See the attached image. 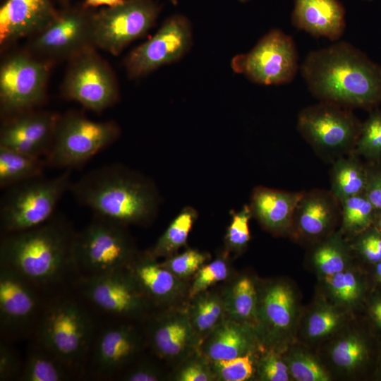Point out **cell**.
<instances>
[{
    "mask_svg": "<svg viewBox=\"0 0 381 381\" xmlns=\"http://www.w3.org/2000/svg\"><path fill=\"white\" fill-rule=\"evenodd\" d=\"M238 1H241V2H243H243H246V1H250V0H238Z\"/></svg>",
    "mask_w": 381,
    "mask_h": 381,
    "instance_id": "6f0895ef",
    "label": "cell"
},
{
    "mask_svg": "<svg viewBox=\"0 0 381 381\" xmlns=\"http://www.w3.org/2000/svg\"><path fill=\"white\" fill-rule=\"evenodd\" d=\"M248 339L241 326L233 322L225 323L210 338L207 344V355L214 361L243 356L248 348Z\"/></svg>",
    "mask_w": 381,
    "mask_h": 381,
    "instance_id": "83f0119b",
    "label": "cell"
},
{
    "mask_svg": "<svg viewBox=\"0 0 381 381\" xmlns=\"http://www.w3.org/2000/svg\"><path fill=\"white\" fill-rule=\"evenodd\" d=\"M368 327L377 336L381 335V290L371 291L365 301Z\"/></svg>",
    "mask_w": 381,
    "mask_h": 381,
    "instance_id": "7dc6e473",
    "label": "cell"
},
{
    "mask_svg": "<svg viewBox=\"0 0 381 381\" xmlns=\"http://www.w3.org/2000/svg\"><path fill=\"white\" fill-rule=\"evenodd\" d=\"M114 121H95L77 112L59 116L52 145L44 157L47 167L73 169L81 167L119 137Z\"/></svg>",
    "mask_w": 381,
    "mask_h": 381,
    "instance_id": "52a82bcc",
    "label": "cell"
},
{
    "mask_svg": "<svg viewBox=\"0 0 381 381\" xmlns=\"http://www.w3.org/2000/svg\"><path fill=\"white\" fill-rule=\"evenodd\" d=\"M71 173L72 169H65L54 177L42 176L6 188L0 202L1 235L30 229L49 221L70 190Z\"/></svg>",
    "mask_w": 381,
    "mask_h": 381,
    "instance_id": "5b68a950",
    "label": "cell"
},
{
    "mask_svg": "<svg viewBox=\"0 0 381 381\" xmlns=\"http://www.w3.org/2000/svg\"><path fill=\"white\" fill-rule=\"evenodd\" d=\"M45 159L0 146V188L6 189L43 176Z\"/></svg>",
    "mask_w": 381,
    "mask_h": 381,
    "instance_id": "4316f807",
    "label": "cell"
},
{
    "mask_svg": "<svg viewBox=\"0 0 381 381\" xmlns=\"http://www.w3.org/2000/svg\"><path fill=\"white\" fill-rule=\"evenodd\" d=\"M303 193L256 187L250 199L252 214L272 232L290 231L294 211Z\"/></svg>",
    "mask_w": 381,
    "mask_h": 381,
    "instance_id": "7402d4cb",
    "label": "cell"
},
{
    "mask_svg": "<svg viewBox=\"0 0 381 381\" xmlns=\"http://www.w3.org/2000/svg\"><path fill=\"white\" fill-rule=\"evenodd\" d=\"M367 1H373V0H367Z\"/></svg>",
    "mask_w": 381,
    "mask_h": 381,
    "instance_id": "680465c9",
    "label": "cell"
},
{
    "mask_svg": "<svg viewBox=\"0 0 381 381\" xmlns=\"http://www.w3.org/2000/svg\"><path fill=\"white\" fill-rule=\"evenodd\" d=\"M252 214L248 205L233 214L226 234V241L231 248L240 250L248 243L250 238L249 221Z\"/></svg>",
    "mask_w": 381,
    "mask_h": 381,
    "instance_id": "ab89813d",
    "label": "cell"
},
{
    "mask_svg": "<svg viewBox=\"0 0 381 381\" xmlns=\"http://www.w3.org/2000/svg\"><path fill=\"white\" fill-rule=\"evenodd\" d=\"M195 219V211L190 207L185 208L159 238L152 254L155 257L169 255L182 246L186 242Z\"/></svg>",
    "mask_w": 381,
    "mask_h": 381,
    "instance_id": "1f68e13d",
    "label": "cell"
},
{
    "mask_svg": "<svg viewBox=\"0 0 381 381\" xmlns=\"http://www.w3.org/2000/svg\"><path fill=\"white\" fill-rule=\"evenodd\" d=\"M260 373L265 380L287 381L289 380L288 365L274 353H267L261 360Z\"/></svg>",
    "mask_w": 381,
    "mask_h": 381,
    "instance_id": "f6af8a7d",
    "label": "cell"
},
{
    "mask_svg": "<svg viewBox=\"0 0 381 381\" xmlns=\"http://www.w3.org/2000/svg\"><path fill=\"white\" fill-rule=\"evenodd\" d=\"M340 322V316L332 309L323 308L313 313L307 323L308 335L320 339L334 331Z\"/></svg>",
    "mask_w": 381,
    "mask_h": 381,
    "instance_id": "b9f144b4",
    "label": "cell"
},
{
    "mask_svg": "<svg viewBox=\"0 0 381 381\" xmlns=\"http://www.w3.org/2000/svg\"><path fill=\"white\" fill-rule=\"evenodd\" d=\"M124 1L125 0H85L83 5L87 8H96L102 6L114 7L123 4Z\"/></svg>",
    "mask_w": 381,
    "mask_h": 381,
    "instance_id": "816d5d0a",
    "label": "cell"
},
{
    "mask_svg": "<svg viewBox=\"0 0 381 381\" xmlns=\"http://www.w3.org/2000/svg\"><path fill=\"white\" fill-rule=\"evenodd\" d=\"M171 4L176 5L178 3V0H169Z\"/></svg>",
    "mask_w": 381,
    "mask_h": 381,
    "instance_id": "9f6ffc18",
    "label": "cell"
},
{
    "mask_svg": "<svg viewBox=\"0 0 381 381\" xmlns=\"http://www.w3.org/2000/svg\"><path fill=\"white\" fill-rule=\"evenodd\" d=\"M149 326V339L157 353L172 357L181 353L191 337L190 324L184 318L154 319Z\"/></svg>",
    "mask_w": 381,
    "mask_h": 381,
    "instance_id": "484cf974",
    "label": "cell"
},
{
    "mask_svg": "<svg viewBox=\"0 0 381 381\" xmlns=\"http://www.w3.org/2000/svg\"><path fill=\"white\" fill-rule=\"evenodd\" d=\"M228 269L225 262L221 259L203 266L200 269L190 289V296H195L210 286L225 279Z\"/></svg>",
    "mask_w": 381,
    "mask_h": 381,
    "instance_id": "7bdbcfd3",
    "label": "cell"
},
{
    "mask_svg": "<svg viewBox=\"0 0 381 381\" xmlns=\"http://www.w3.org/2000/svg\"><path fill=\"white\" fill-rule=\"evenodd\" d=\"M11 341L1 338L0 341V380H20L24 367L18 352L11 344Z\"/></svg>",
    "mask_w": 381,
    "mask_h": 381,
    "instance_id": "60d3db41",
    "label": "cell"
},
{
    "mask_svg": "<svg viewBox=\"0 0 381 381\" xmlns=\"http://www.w3.org/2000/svg\"><path fill=\"white\" fill-rule=\"evenodd\" d=\"M122 224L94 215L77 232L74 258L80 277L102 275L125 270L135 255Z\"/></svg>",
    "mask_w": 381,
    "mask_h": 381,
    "instance_id": "ba28073f",
    "label": "cell"
},
{
    "mask_svg": "<svg viewBox=\"0 0 381 381\" xmlns=\"http://www.w3.org/2000/svg\"><path fill=\"white\" fill-rule=\"evenodd\" d=\"M120 378L126 381H157L160 380L161 375L154 366L141 364L125 373Z\"/></svg>",
    "mask_w": 381,
    "mask_h": 381,
    "instance_id": "c3c4849f",
    "label": "cell"
},
{
    "mask_svg": "<svg viewBox=\"0 0 381 381\" xmlns=\"http://www.w3.org/2000/svg\"><path fill=\"white\" fill-rule=\"evenodd\" d=\"M367 162L381 161V109L370 110L362 123L361 132L352 152Z\"/></svg>",
    "mask_w": 381,
    "mask_h": 381,
    "instance_id": "d6a6232c",
    "label": "cell"
},
{
    "mask_svg": "<svg viewBox=\"0 0 381 381\" xmlns=\"http://www.w3.org/2000/svg\"><path fill=\"white\" fill-rule=\"evenodd\" d=\"M47 296L13 270L0 265V329L10 341L32 339Z\"/></svg>",
    "mask_w": 381,
    "mask_h": 381,
    "instance_id": "30bf717a",
    "label": "cell"
},
{
    "mask_svg": "<svg viewBox=\"0 0 381 381\" xmlns=\"http://www.w3.org/2000/svg\"><path fill=\"white\" fill-rule=\"evenodd\" d=\"M353 238L352 248L368 267L381 261V234L373 226Z\"/></svg>",
    "mask_w": 381,
    "mask_h": 381,
    "instance_id": "8d00e7d4",
    "label": "cell"
},
{
    "mask_svg": "<svg viewBox=\"0 0 381 381\" xmlns=\"http://www.w3.org/2000/svg\"><path fill=\"white\" fill-rule=\"evenodd\" d=\"M370 291L381 290V261L368 267L365 271Z\"/></svg>",
    "mask_w": 381,
    "mask_h": 381,
    "instance_id": "f907efd6",
    "label": "cell"
},
{
    "mask_svg": "<svg viewBox=\"0 0 381 381\" xmlns=\"http://www.w3.org/2000/svg\"><path fill=\"white\" fill-rule=\"evenodd\" d=\"M230 305L232 313L236 317L243 320L254 317L256 291L253 282L249 278L240 279L233 286Z\"/></svg>",
    "mask_w": 381,
    "mask_h": 381,
    "instance_id": "e575fe53",
    "label": "cell"
},
{
    "mask_svg": "<svg viewBox=\"0 0 381 381\" xmlns=\"http://www.w3.org/2000/svg\"><path fill=\"white\" fill-rule=\"evenodd\" d=\"M61 4H62L64 6H67L69 0H58Z\"/></svg>",
    "mask_w": 381,
    "mask_h": 381,
    "instance_id": "11a10c76",
    "label": "cell"
},
{
    "mask_svg": "<svg viewBox=\"0 0 381 381\" xmlns=\"http://www.w3.org/2000/svg\"><path fill=\"white\" fill-rule=\"evenodd\" d=\"M59 115L30 110L6 117L0 130V146L36 157H46Z\"/></svg>",
    "mask_w": 381,
    "mask_h": 381,
    "instance_id": "ac0fdd59",
    "label": "cell"
},
{
    "mask_svg": "<svg viewBox=\"0 0 381 381\" xmlns=\"http://www.w3.org/2000/svg\"><path fill=\"white\" fill-rule=\"evenodd\" d=\"M340 203L343 231L354 237L372 226L376 209L364 193L347 198Z\"/></svg>",
    "mask_w": 381,
    "mask_h": 381,
    "instance_id": "f546056e",
    "label": "cell"
},
{
    "mask_svg": "<svg viewBox=\"0 0 381 381\" xmlns=\"http://www.w3.org/2000/svg\"><path fill=\"white\" fill-rule=\"evenodd\" d=\"M76 231L60 215L25 231L1 235L0 265L16 272L47 296L74 286Z\"/></svg>",
    "mask_w": 381,
    "mask_h": 381,
    "instance_id": "6da1fadb",
    "label": "cell"
},
{
    "mask_svg": "<svg viewBox=\"0 0 381 381\" xmlns=\"http://www.w3.org/2000/svg\"><path fill=\"white\" fill-rule=\"evenodd\" d=\"M52 0H6L0 8V44L37 34L59 14Z\"/></svg>",
    "mask_w": 381,
    "mask_h": 381,
    "instance_id": "d6986e66",
    "label": "cell"
},
{
    "mask_svg": "<svg viewBox=\"0 0 381 381\" xmlns=\"http://www.w3.org/2000/svg\"><path fill=\"white\" fill-rule=\"evenodd\" d=\"M210 375L202 365L193 363L184 368L178 376L180 381H207L210 380Z\"/></svg>",
    "mask_w": 381,
    "mask_h": 381,
    "instance_id": "681fc988",
    "label": "cell"
},
{
    "mask_svg": "<svg viewBox=\"0 0 381 381\" xmlns=\"http://www.w3.org/2000/svg\"><path fill=\"white\" fill-rule=\"evenodd\" d=\"M159 11L160 7L154 0H125L119 6L92 13L93 46L119 55L152 28Z\"/></svg>",
    "mask_w": 381,
    "mask_h": 381,
    "instance_id": "8fae6325",
    "label": "cell"
},
{
    "mask_svg": "<svg viewBox=\"0 0 381 381\" xmlns=\"http://www.w3.org/2000/svg\"><path fill=\"white\" fill-rule=\"evenodd\" d=\"M327 282L334 296L345 303L365 302L370 289L366 272L341 271L327 277Z\"/></svg>",
    "mask_w": 381,
    "mask_h": 381,
    "instance_id": "4dcf8cb0",
    "label": "cell"
},
{
    "mask_svg": "<svg viewBox=\"0 0 381 381\" xmlns=\"http://www.w3.org/2000/svg\"><path fill=\"white\" fill-rule=\"evenodd\" d=\"M214 367L220 377L225 381H244L253 375V361L249 355L231 359L214 361Z\"/></svg>",
    "mask_w": 381,
    "mask_h": 381,
    "instance_id": "f35d334b",
    "label": "cell"
},
{
    "mask_svg": "<svg viewBox=\"0 0 381 381\" xmlns=\"http://www.w3.org/2000/svg\"><path fill=\"white\" fill-rule=\"evenodd\" d=\"M71 59L63 85L64 96L100 113L119 99V87L109 64L90 47Z\"/></svg>",
    "mask_w": 381,
    "mask_h": 381,
    "instance_id": "7c38bea8",
    "label": "cell"
},
{
    "mask_svg": "<svg viewBox=\"0 0 381 381\" xmlns=\"http://www.w3.org/2000/svg\"><path fill=\"white\" fill-rule=\"evenodd\" d=\"M155 258L151 252L141 257L135 254L125 269L149 302L166 298L176 286L172 272L157 263Z\"/></svg>",
    "mask_w": 381,
    "mask_h": 381,
    "instance_id": "603a6c76",
    "label": "cell"
},
{
    "mask_svg": "<svg viewBox=\"0 0 381 381\" xmlns=\"http://www.w3.org/2000/svg\"><path fill=\"white\" fill-rule=\"evenodd\" d=\"M141 346V339L131 326L109 322L97 327L87 363L88 372L110 380L134 358Z\"/></svg>",
    "mask_w": 381,
    "mask_h": 381,
    "instance_id": "e0dca14e",
    "label": "cell"
},
{
    "mask_svg": "<svg viewBox=\"0 0 381 381\" xmlns=\"http://www.w3.org/2000/svg\"><path fill=\"white\" fill-rule=\"evenodd\" d=\"M231 66L235 73L262 85L289 83L300 70L293 38L276 28L265 34L249 52L236 55Z\"/></svg>",
    "mask_w": 381,
    "mask_h": 381,
    "instance_id": "9c48e42d",
    "label": "cell"
},
{
    "mask_svg": "<svg viewBox=\"0 0 381 381\" xmlns=\"http://www.w3.org/2000/svg\"><path fill=\"white\" fill-rule=\"evenodd\" d=\"M74 287L92 310L110 318L140 316L149 303L126 270L80 277Z\"/></svg>",
    "mask_w": 381,
    "mask_h": 381,
    "instance_id": "5bb4252c",
    "label": "cell"
},
{
    "mask_svg": "<svg viewBox=\"0 0 381 381\" xmlns=\"http://www.w3.org/2000/svg\"><path fill=\"white\" fill-rule=\"evenodd\" d=\"M263 309L266 319L273 327L287 329L292 322L294 312L291 290L281 284L270 287L264 297Z\"/></svg>",
    "mask_w": 381,
    "mask_h": 381,
    "instance_id": "f1b7e54d",
    "label": "cell"
},
{
    "mask_svg": "<svg viewBox=\"0 0 381 381\" xmlns=\"http://www.w3.org/2000/svg\"><path fill=\"white\" fill-rule=\"evenodd\" d=\"M192 42L189 20L180 14L170 16L151 38L127 56L124 64L128 75L138 78L179 60L190 49Z\"/></svg>",
    "mask_w": 381,
    "mask_h": 381,
    "instance_id": "9a60e30c",
    "label": "cell"
},
{
    "mask_svg": "<svg viewBox=\"0 0 381 381\" xmlns=\"http://www.w3.org/2000/svg\"><path fill=\"white\" fill-rule=\"evenodd\" d=\"M92 16V13L83 5L66 8L36 34L32 48L48 56L71 59L85 49L94 47Z\"/></svg>",
    "mask_w": 381,
    "mask_h": 381,
    "instance_id": "2e32d148",
    "label": "cell"
},
{
    "mask_svg": "<svg viewBox=\"0 0 381 381\" xmlns=\"http://www.w3.org/2000/svg\"><path fill=\"white\" fill-rule=\"evenodd\" d=\"M222 312V304L217 298L210 296L202 298L194 308L193 324L200 332L208 331L216 325Z\"/></svg>",
    "mask_w": 381,
    "mask_h": 381,
    "instance_id": "74e56055",
    "label": "cell"
},
{
    "mask_svg": "<svg viewBox=\"0 0 381 381\" xmlns=\"http://www.w3.org/2000/svg\"><path fill=\"white\" fill-rule=\"evenodd\" d=\"M313 260L320 271L326 277L345 270L347 253L339 235H332L315 247Z\"/></svg>",
    "mask_w": 381,
    "mask_h": 381,
    "instance_id": "836d02e7",
    "label": "cell"
},
{
    "mask_svg": "<svg viewBox=\"0 0 381 381\" xmlns=\"http://www.w3.org/2000/svg\"><path fill=\"white\" fill-rule=\"evenodd\" d=\"M49 64L16 54L0 69L1 112L5 118L32 110L44 99Z\"/></svg>",
    "mask_w": 381,
    "mask_h": 381,
    "instance_id": "4fadbf2b",
    "label": "cell"
},
{
    "mask_svg": "<svg viewBox=\"0 0 381 381\" xmlns=\"http://www.w3.org/2000/svg\"><path fill=\"white\" fill-rule=\"evenodd\" d=\"M341 219V203L330 190L303 191L293 217L291 231L308 238L327 236Z\"/></svg>",
    "mask_w": 381,
    "mask_h": 381,
    "instance_id": "ffe728a7",
    "label": "cell"
},
{
    "mask_svg": "<svg viewBox=\"0 0 381 381\" xmlns=\"http://www.w3.org/2000/svg\"><path fill=\"white\" fill-rule=\"evenodd\" d=\"M97 326L93 310L71 289L48 297L34 340L83 377Z\"/></svg>",
    "mask_w": 381,
    "mask_h": 381,
    "instance_id": "277c9868",
    "label": "cell"
},
{
    "mask_svg": "<svg viewBox=\"0 0 381 381\" xmlns=\"http://www.w3.org/2000/svg\"><path fill=\"white\" fill-rule=\"evenodd\" d=\"M299 71L320 102L367 110L381 104V66L349 42L311 51Z\"/></svg>",
    "mask_w": 381,
    "mask_h": 381,
    "instance_id": "7a4b0ae2",
    "label": "cell"
},
{
    "mask_svg": "<svg viewBox=\"0 0 381 381\" xmlns=\"http://www.w3.org/2000/svg\"><path fill=\"white\" fill-rule=\"evenodd\" d=\"M291 21L315 37L337 42L346 28L345 10L339 0H294Z\"/></svg>",
    "mask_w": 381,
    "mask_h": 381,
    "instance_id": "44dd1931",
    "label": "cell"
},
{
    "mask_svg": "<svg viewBox=\"0 0 381 381\" xmlns=\"http://www.w3.org/2000/svg\"><path fill=\"white\" fill-rule=\"evenodd\" d=\"M362 123L351 109L319 101L298 113L297 128L322 159L332 163L353 152Z\"/></svg>",
    "mask_w": 381,
    "mask_h": 381,
    "instance_id": "8992f818",
    "label": "cell"
},
{
    "mask_svg": "<svg viewBox=\"0 0 381 381\" xmlns=\"http://www.w3.org/2000/svg\"><path fill=\"white\" fill-rule=\"evenodd\" d=\"M332 164L330 191L339 202L364 193L368 178L366 162L351 153L337 158Z\"/></svg>",
    "mask_w": 381,
    "mask_h": 381,
    "instance_id": "d4e9b609",
    "label": "cell"
},
{
    "mask_svg": "<svg viewBox=\"0 0 381 381\" xmlns=\"http://www.w3.org/2000/svg\"><path fill=\"white\" fill-rule=\"evenodd\" d=\"M81 378L56 353L32 340L19 381H67Z\"/></svg>",
    "mask_w": 381,
    "mask_h": 381,
    "instance_id": "cb8c5ba5",
    "label": "cell"
},
{
    "mask_svg": "<svg viewBox=\"0 0 381 381\" xmlns=\"http://www.w3.org/2000/svg\"><path fill=\"white\" fill-rule=\"evenodd\" d=\"M373 377L377 380H381V335L378 337L377 357Z\"/></svg>",
    "mask_w": 381,
    "mask_h": 381,
    "instance_id": "f5cc1de1",
    "label": "cell"
},
{
    "mask_svg": "<svg viewBox=\"0 0 381 381\" xmlns=\"http://www.w3.org/2000/svg\"><path fill=\"white\" fill-rule=\"evenodd\" d=\"M366 163L368 178L363 193L376 210H381V161Z\"/></svg>",
    "mask_w": 381,
    "mask_h": 381,
    "instance_id": "bcb514c9",
    "label": "cell"
},
{
    "mask_svg": "<svg viewBox=\"0 0 381 381\" xmlns=\"http://www.w3.org/2000/svg\"><path fill=\"white\" fill-rule=\"evenodd\" d=\"M205 259L206 256L203 253L188 250L171 258L162 265L178 276L186 277L198 270Z\"/></svg>",
    "mask_w": 381,
    "mask_h": 381,
    "instance_id": "ee69618b",
    "label": "cell"
},
{
    "mask_svg": "<svg viewBox=\"0 0 381 381\" xmlns=\"http://www.w3.org/2000/svg\"><path fill=\"white\" fill-rule=\"evenodd\" d=\"M372 226L381 234V210H376Z\"/></svg>",
    "mask_w": 381,
    "mask_h": 381,
    "instance_id": "db71d44e",
    "label": "cell"
},
{
    "mask_svg": "<svg viewBox=\"0 0 381 381\" xmlns=\"http://www.w3.org/2000/svg\"><path fill=\"white\" fill-rule=\"evenodd\" d=\"M69 191L94 215L123 226L150 221L157 205L152 185L119 164H107L87 172L72 182Z\"/></svg>",
    "mask_w": 381,
    "mask_h": 381,
    "instance_id": "3957f363",
    "label": "cell"
},
{
    "mask_svg": "<svg viewBox=\"0 0 381 381\" xmlns=\"http://www.w3.org/2000/svg\"><path fill=\"white\" fill-rule=\"evenodd\" d=\"M289 370L298 381H327L329 376L325 369L310 356L296 353L289 360Z\"/></svg>",
    "mask_w": 381,
    "mask_h": 381,
    "instance_id": "d590c367",
    "label": "cell"
}]
</instances>
